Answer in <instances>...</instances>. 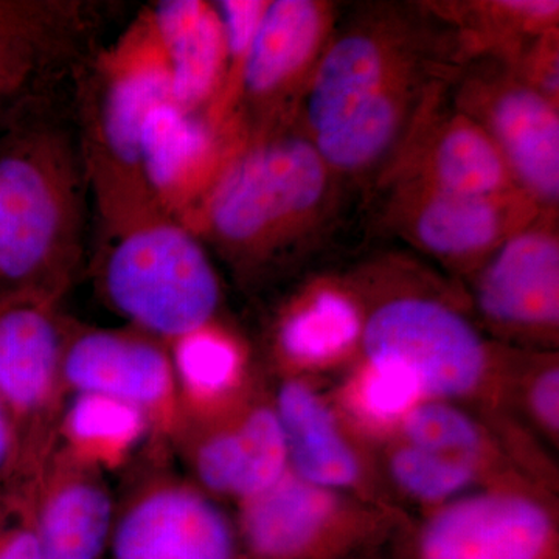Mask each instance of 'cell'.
<instances>
[{"instance_id": "obj_16", "label": "cell", "mask_w": 559, "mask_h": 559, "mask_svg": "<svg viewBox=\"0 0 559 559\" xmlns=\"http://www.w3.org/2000/svg\"><path fill=\"white\" fill-rule=\"evenodd\" d=\"M333 11L318 0L267 2L242 70L235 114L246 130L285 123L333 35Z\"/></svg>"}, {"instance_id": "obj_6", "label": "cell", "mask_w": 559, "mask_h": 559, "mask_svg": "<svg viewBox=\"0 0 559 559\" xmlns=\"http://www.w3.org/2000/svg\"><path fill=\"white\" fill-rule=\"evenodd\" d=\"M407 20L371 13L331 35L299 100L307 138L373 103L437 91L432 40Z\"/></svg>"}, {"instance_id": "obj_18", "label": "cell", "mask_w": 559, "mask_h": 559, "mask_svg": "<svg viewBox=\"0 0 559 559\" xmlns=\"http://www.w3.org/2000/svg\"><path fill=\"white\" fill-rule=\"evenodd\" d=\"M399 190V215L407 237L463 274L473 275L503 242L547 213L521 190L506 194Z\"/></svg>"}, {"instance_id": "obj_1", "label": "cell", "mask_w": 559, "mask_h": 559, "mask_svg": "<svg viewBox=\"0 0 559 559\" xmlns=\"http://www.w3.org/2000/svg\"><path fill=\"white\" fill-rule=\"evenodd\" d=\"M362 307L360 356L411 371L426 399L479 415L503 439L520 436L511 377L521 348L488 340L454 299L436 290L355 288Z\"/></svg>"}, {"instance_id": "obj_2", "label": "cell", "mask_w": 559, "mask_h": 559, "mask_svg": "<svg viewBox=\"0 0 559 559\" xmlns=\"http://www.w3.org/2000/svg\"><path fill=\"white\" fill-rule=\"evenodd\" d=\"M331 175L305 132L285 123L249 132L189 230L238 275L255 277L310 230L329 200Z\"/></svg>"}, {"instance_id": "obj_22", "label": "cell", "mask_w": 559, "mask_h": 559, "mask_svg": "<svg viewBox=\"0 0 559 559\" xmlns=\"http://www.w3.org/2000/svg\"><path fill=\"white\" fill-rule=\"evenodd\" d=\"M170 72V100L189 112H207L226 70V43L215 3L162 0L143 10Z\"/></svg>"}, {"instance_id": "obj_15", "label": "cell", "mask_w": 559, "mask_h": 559, "mask_svg": "<svg viewBox=\"0 0 559 559\" xmlns=\"http://www.w3.org/2000/svg\"><path fill=\"white\" fill-rule=\"evenodd\" d=\"M271 384L293 473L320 487L406 513L382 477L377 448L345 425L318 381L275 378Z\"/></svg>"}, {"instance_id": "obj_8", "label": "cell", "mask_w": 559, "mask_h": 559, "mask_svg": "<svg viewBox=\"0 0 559 559\" xmlns=\"http://www.w3.org/2000/svg\"><path fill=\"white\" fill-rule=\"evenodd\" d=\"M60 304L38 289L0 293V403L14 440L11 476L38 477L61 439L70 395Z\"/></svg>"}, {"instance_id": "obj_25", "label": "cell", "mask_w": 559, "mask_h": 559, "mask_svg": "<svg viewBox=\"0 0 559 559\" xmlns=\"http://www.w3.org/2000/svg\"><path fill=\"white\" fill-rule=\"evenodd\" d=\"M326 395L345 425L373 448L396 439L412 411L428 400L411 371L364 356L337 374Z\"/></svg>"}, {"instance_id": "obj_9", "label": "cell", "mask_w": 559, "mask_h": 559, "mask_svg": "<svg viewBox=\"0 0 559 559\" xmlns=\"http://www.w3.org/2000/svg\"><path fill=\"white\" fill-rule=\"evenodd\" d=\"M235 507L245 559H358L393 543L411 520L403 511L311 484L289 468Z\"/></svg>"}, {"instance_id": "obj_4", "label": "cell", "mask_w": 559, "mask_h": 559, "mask_svg": "<svg viewBox=\"0 0 559 559\" xmlns=\"http://www.w3.org/2000/svg\"><path fill=\"white\" fill-rule=\"evenodd\" d=\"M80 157L47 124L11 130L0 142V283L62 300L81 260ZM84 176V175H83Z\"/></svg>"}, {"instance_id": "obj_7", "label": "cell", "mask_w": 559, "mask_h": 559, "mask_svg": "<svg viewBox=\"0 0 559 559\" xmlns=\"http://www.w3.org/2000/svg\"><path fill=\"white\" fill-rule=\"evenodd\" d=\"M170 451L219 502L237 506L270 487L289 468L271 381L255 370L227 392L183 400Z\"/></svg>"}, {"instance_id": "obj_26", "label": "cell", "mask_w": 559, "mask_h": 559, "mask_svg": "<svg viewBox=\"0 0 559 559\" xmlns=\"http://www.w3.org/2000/svg\"><path fill=\"white\" fill-rule=\"evenodd\" d=\"M377 454L393 499L400 507L403 503L417 507L419 514L439 509L474 489L487 488L468 466L403 439L381 444Z\"/></svg>"}, {"instance_id": "obj_3", "label": "cell", "mask_w": 559, "mask_h": 559, "mask_svg": "<svg viewBox=\"0 0 559 559\" xmlns=\"http://www.w3.org/2000/svg\"><path fill=\"white\" fill-rule=\"evenodd\" d=\"M170 91L167 60L143 11L80 81V162L105 237L165 215L146 189L139 148L143 121L171 102Z\"/></svg>"}, {"instance_id": "obj_20", "label": "cell", "mask_w": 559, "mask_h": 559, "mask_svg": "<svg viewBox=\"0 0 559 559\" xmlns=\"http://www.w3.org/2000/svg\"><path fill=\"white\" fill-rule=\"evenodd\" d=\"M362 307L355 288L319 282L280 311L272 331L274 378L319 381L360 356Z\"/></svg>"}, {"instance_id": "obj_12", "label": "cell", "mask_w": 559, "mask_h": 559, "mask_svg": "<svg viewBox=\"0 0 559 559\" xmlns=\"http://www.w3.org/2000/svg\"><path fill=\"white\" fill-rule=\"evenodd\" d=\"M110 559H245L234 516L187 476L153 469L117 499Z\"/></svg>"}, {"instance_id": "obj_11", "label": "cell", "mask_w": 559, "mask_h": 559, "mask_svg": "<svg viewBox=\"0 0 559 559\" xmlns=\"http://www.w3.org/2000/svg\"><path fill=\"white\" fill-rule=\"evenodd\" d=\"M62 377L70 396L123 407L143 423L160 450H170L183 395L167 344L130 325L98 329L68 319Z\"/></svg>"}, {"instance_id": "obj_29", "label": "cell", "mask_w": 559, "mask_h": 559, "mask_svg": "<svg viewBox=\"0 0 559 559\" xmlns=\"http://www.w3.org/2000/svg\"><path fill=\"white\" fill-rule=\"evenodd\" d=\"M14 468V440L9 418L0 403V480L11 476Z\"/></svg>"}, {"instance_id": "obj_10", "label": "cell", "mask_w": 559, "mask_h": 559, "mask_svg": "<svg viewBox=\"0 0 559 559\" xmlns=\"http://www.w3.org/2000/svg\"><path fill=\"white\" fill-rule=\"evenodd\" d=\"M393 543L399 559H559L558 492L474 489L409 520Z\"/></svg>"}, {"instance_id": "obj_14", "label": "cell", "mask_w": 559, "mask_h": 559, "mask_svg": "<svg viewBox=\"0 0 559 559\" xmlns=\"http://www.w3.org/2000/svg\"><path fill=\"white\" fill-rule=\"evenodd\" d=\"M540 218V216H539ZM533 221L473 274L477 319L500 344L555 352L559 340V241L549 219Z\"/></svg>"}, {"instance_id": "obj_27", "label": "cell", "mask_w": 559, "mask_h": 559, "mask_svg": "<svg viewBox=\"0 0 559 559\" xmlns=\"http://www.w3.org/2000/svg\"><path fill=\"white\" fill-rule=\"evenodd\" d=\"M511 409L550 450L559 447V358L557 352L520 349L511 377Z\"/></svg>"}, {"instance_id": "obj_28", "label": "cell", "mask_w": 559, "mask_h": 559, "mask_svg": "<svg viewBox=\"0 0 559 559\" xmlns=\"http://www.w3.org/2000/svg\"><path fill=\"white\" fill-rule=\"evenodd\" d=\"M38 477L0 480V559H43L36 524Z\"/></svg>"}, {"instance_id": "obj_24", "label": "cell", "mask_w": 559, "mask_h": 559, "mask_svg": "<svg viewBox=\"0 0 559 559\" xmlns=\"http://www.w3.org/2000/svg\"><path fill=\"white\" fill-rule=\"evenodd\" d=\"M396 439L440 452L468 466L487 488L516 484L544 487L525 473L488 421L457 404L423 401L404 421Z\"/></svg>"}, {"instance_id": "obj_13", "label": "cell", "mask_w": 559, "mask_h": 559, "mask_svg": "<svg viewBox=\"0 0 559 559\" xmlns=\"http://www.w3.org/2000/svg\"><path fill=\"white\" fill-rule=\"evenodd\" d=\"M455 109L484 128L509 165L518 189L543 212L559 200L558 102L491 58L466 76Z\"/></svg>"}, {"instance_id": "obj_5", "label": "cell", "mask_w": 559, "mask_h": 559, "mask_svg": "<svg viewBox=\"0 0 559 559\" xmlns=\"http://www.w3.org/2000/svg\"><path fill=\"white\" fill-rule=\"evenodd\" d=\"M100 285L127 325L170 348L218 322L215 267L200 238L167 215L106 235Z\"/></svg>"}, {"instance_id": "obj_21", "label": "cell", "mask_w": 559, "mask_h": 559, "mask_svg": "<svg viewBox=\"0 0 559 559\" xmlns=\"http://www.w3.org/2000/svg\"><path fill=\"white\" fill-rule=\"evenodd\" d=\"M428 119L407 143V156L400 159L399 189L457 194L520 190L502 153L480 124L460 110L441 123Z\"/></svg>"}, {"instance_id": "obj_23", "label": "cell", "mask_w": 559, "mask_h": 559, "mask_svg": "<svg viewBox=\"0 0 559 559\" xmlns=\"http://www.w3.org/2000/svg\"><path fill=\"white\" fill-rule=\"evenodd\" d=\"M87 20L81 2L0 0V100L68 57Z\"/></svg>"}, {"instance_id": "obj_17", "label": "cell", "mask_w": 559, "mask_h": 559, "mask_svg": "<svg viewBox=\"0 0 559 559\" xmlns=\"http://www.w3.org/2000/svg\"><path fill=\"white\" fill-rule=\"evenodd\" d=\"M248 131L240 123L216 124L204 112L173 102L150 110L140 132V170L162 213L189 229Z\"/></svg>"}, {"instance_id": "obj_19", "label": "cell", "mask_w": 559, "mask_h": 559, "mask_svg": "<svg viewBox=\"0 0 559 559\" xmlns=\"http://www.w3.org/2000/svg\"><path fill=\"white\" fill-rule=\"evenodd\" d=\"M116 509L105 462L61 437L36 480L43 559L105 557Z\"/></svg>"}]
</instances>
